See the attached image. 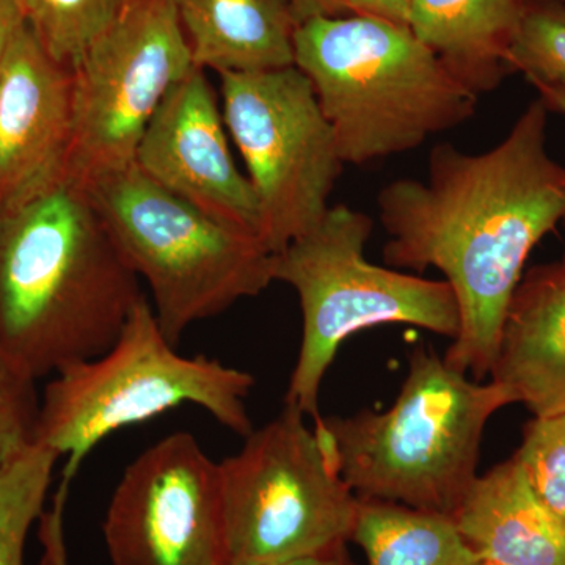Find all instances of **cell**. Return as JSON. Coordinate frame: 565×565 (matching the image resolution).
Wrapping results in <instances>:
<instances>
[{
  "label": "cell",
  "instance_id": "cb8c5ba5",
  "mask_svg": "<svg viewBox=\"0 0 565 565\" xmlns=\"http://www.w3.org/2000/svg\"><path fill=\"white\" fill-rule=\"evenodd\" d=\"M349 13L367 14L407 25L411 21V0H340Z\"/></svg>",
  "mask_w": 565,
  "mask_h": 565
},
{
  "label": "cell",
  "instance_id": "83f0119b",
  "mask_svg": "<svg viewBox=\"0 0 565 565\" xmlns=\"http://www.w3.org/2000/svg\"><path fill=\"white\" fill-rule=\"evenodd\" d=\"M539 92V98L548 106L550 110L563 111L565 114V87L564 85H533ZM565 256V255H564Z\"/></svg>",
  "mask_w": 565,
  "mask_h": 565
},
{
  "label": "cell",
  "instance_id": "9a60e30c",
  "mask_svg": "<svg viewBox=\"0 0 565 565\" xmlns=\"http://www.w3.org/2000/svg\"><path fill=\"white\" fill-rule=\"evenodd\" d=\"M451 519L486 563L565 565V523L539 500L514 457L478 476Z\"/></svg>",
  "mask_w": 565,
  "mask_h": 565
},
{
  "label": "cell",
  "instance_id": "44dd1931",
  "mask_svg": "<svg viewBox=\"0 0 565 565\" xmlns=\"http://www.w3.org/2000/svg\"><path fill=\"white\" fill-rule=\"evenodd\" d=\"M508 68L525 74L531 85L565 87V3L527 0L509 50Z\"/></svg>",
  "mask_w": 565,
  "mask_h": 565
},
{
  "label": "cell",
  "instance_id": "f1b7e54d",
  "mask_svg": "<svg viewBox=\"0 0 565 565\" xmlns=\"http://www.w3.org/2000/svg\"><path fill=\"white\" fill-rule=\"evenodd\" d=\"M478 565H500V564H493V563H486V561H481Z\"/></svg>",
  "mask_w": 565,
  "mask_h": 565
},
{
  "label": "cell",
  "instance_id": "2e32d148",
  "mask_svg": "<svg viewBox=\"0 0 565 565\" xmlns=\"http://www.w3.org/2000/svg\"><path fill=\"white\" fill-rule=\"evenodd\" d=\"M193 63L204 71L255 73L294 66L299 18L291 0H172Z\"/></svg>",
  "mask_w": 565,
  "mask_h": 565
},
{
  "label": "cell",
  "instance_id": "f546056e",
  "mask_svg": "<svg viewBox=\"0 0 565 565\" xmlns=\"http://www.w3.org/2000/svg\"><path fill=\"white\" fill-rule=\"evenodd\" d=\"M557 2H563V3H565V0H557Z\"/></svg>",
  "mask_w": 565,
  "mask_h": 565
},
{
  "label": "cell",
  "instance_id": "3957f363",
  "mask_svg": "<svg viewBox=\"0 0 565 565\" xmlns=\"http://www.w3.org/2000/svg\"><path fill=\"white\" fill-rule=\"evenodd\" d=\"M294 61L313 85L344 166L416 150L470 120L478 107L479 95L411 28L382 18L302 21Z\"/></svg>",
  "mask_w": 565,
  "mask_h": 565
},
{
  "label": "cell",
  "instance_id": "ac0fdd59",
  "mask_svg": "<svg viewBox=\"0 0 565 565\" xmlns=\"http://www.w3.org/2000/svg\"><path fill=\"white\" fill-rule=\"evenodd\" d=\"M351 542L363 550L367 565L481 563L451 516L386 501L360 500Z\"/></svg>",
  "mask_w": 565,
  "mask_h": 565
},
{
  "label": "cell",
  "instance_id": "ba28073f",
  "mask_svg": "<svg viewBox=\"0 0 565 565\" xmlns=\"http://www.w3.org/2000/svg\"><path fill=\"white\" fill-rule=\"evenodd\" d=\"M305 418L286 405L218 463L226 565H278L352 541L360 500Z\"/></svg>",
  "mask_w": 565,
  "mask_h": 565
},
{
  "label": "cell",
  "instance_id": "8fae6325",
  "mask_svg": "<svg viewBox=\"0 0 565 565\" xmlns=\"http://www.w3.org/2000/svg\"><path fill=\"white\" fill-rule=\"evenodd\" d=\"M103 530L114 565H226L218 463L192 434L162 438L126 468Z\"/></svg>",
  "mask_w": 565,
  "mask_h": 565
},
{
  "label": "cell",
  "instance_id": "e0dca14e",
  "mask_svg": "<svg viewBox=\"0 0 565 565\" xmlns=\"http://www.w3.org/2000/svg\"><path fill=\"white\" fill-rule=\"evenodd\" d=\"M527 0H411L408 28L476 95L509 73L508 54Z\"/></svg>",
  "mask_w": 565,
  "mask_h": 565
},
{
  "label": "cell",
  "instance_id": "7402d4cb",
  "mask_svg": "<svg viewBox=\"0 0 565 565\" xmlns=\"http://www.w3.org/2000/svg\"><path fill=\"white\" fill-rule=\"evenodd\" d=\"M512 457L539 500L565 523V414L534 416Z\"/></svg>",
  "mask_w": 565,
  "mask_h": 565
},
{
  "label": "cell",
  "instance_id": "277c9868",
  "mask_svg": "<svg viewBox=\"0 0 565 565\" xmlns=\"http://www.w3.org/2000/svg\"><path fill=\"white\" fill-rule=\"evenodd\" d=\"M500 385L478 384L415 349L392 407L315 422L341 478L360 500L452 516L475 484L489 419L511 405Z\"/></svg>",
  "mask_w": 565,
  "mask_h": 565
},
{
  "label": "cell",
  "instance_id": "484cf974",
  "mask_svg": "<svg viewBox=\"0 0 565 565\" xmlns=\"http://www.w3.org/2000/svg\"><path fill=\"white\" fill-rule=\"evenodd\" d=\"M291 2L299 22L316 17H340L349 13L340 0H291Z\"/></svg>",
  "mask_w": 565,
  "mask_h": 565
},
{
  "label": "cell",
  "instance_id": "603a6c76",
  "mask_svg": "<svg viewBox=\"0 0 565 565\" xmlns=\"http://www.w3.org/2000/svg\"><path fill=\"white\" fill-rule=\"evenodd\" d=\"M35 384L0 345V468L35 445L41 403Z\"/></svg>",
  "mask_w": 565,
  "mask_h": 565
},
{
  "label": "cell",
  "instance_id": "d6986e66",
  "mask_svg": "<svg viewBox=\"0 0 565 565\" xmlns=\"http://www.w3.org/2000/svg\"><path fill=\"white\" fill-rule=\"evenodd\" d=\"M58 459L51 449L33 445L0 468V565H25L29 531L43 515Z\"/></svg>",
  "mask_w": 565,
  "mask_h": 565
},
{
  "label": "cell",
  "instance_id": "5bb4252c",
  "mask_svg": "<svg viewBox=\"0 0 565 565\" xmlns=\"http://www.w3.org/2000/svg\"><path fill=\"white\" fill-rule=\"evenodd\" d=\"M490 375L534 416L565 414V256L523 275Z\"/></svg>",
  "mask_w": 565,
  "mask_h": 565
},
{
  "label": "cell",
  "instance_id": "7a4b0ae2",
  "mask_svg": "<svg viewBox=\"0 0 565 565\" xmlns=\"http://www.w3.org/2000/svg\"><path fill=\"white\" fill-rule=\"evenodd\" d=\"M141 297L79 182L0 215V345L35 381L109 351Z\"/></svg>",
  "mask_w": 565,
  "mask_h": 565
},
{
  "label": "cell",
  "instance_id": "d4e9b609",
  "mask_svg": "<svg viewBox=\"0 0 565 565\" xmlns=\"http://www.w3.org/2000/svg\"><path fill=\"white\" fill-rule=\"evenodd\" d=\"M24 24L17 0H0V58L6 54L10 41Z\"/></svg>",
  "mask_w": 565,
  "mask_h": 565
},
{
  "label": "cell",
  "instance_id": "5b68a950",
  "mask_svg": "<svg viewBox=\"0 0 565 565\" xmlns=\"http://www.w3.org/2000/svg\"><path fill=\"white\" fill-rule=\"evenodd\" d=\"M253 385L255 379L243 370L181 355L141 297L109 351L57 371L41 396L35 445L66 457L47 527L61 531L71 481L109 435L192 404L247 437L253 427L245 401Z\"/></svg>",
  "mask_w": 565,
  "mask_h": 565
},
{
  "label": "cell",
  "instance_id": "6da1fadb",
  "mask_svg": "<svg viewBox=\"0 0 565 565\" xmlns=\"http://www.w3.org/2000/svg\"><path fill=\"white\" fill-rule=\"evenodd\" d=\"M548 111L535 99L479 154L437 145L426 181L397 180L379 192L385 262L445 275L460 311L445 362L476 379L492 371L531 252L565 221V167L546 147Z\"/></svg>",
  "mask_w": 565,
  "mask_h": 565
},
{
  "label": "cell",
  "instance_id": "9c48e42d",
  "mask_svg": "<svg viewBox=\"0 0 565 565\" xmlns=\"http://www.w3.org/2000/svg\"><path fill=\"white\" fill-rule=\"evenodd\" d=\"M218 76L223 120L247 167L262 239L277 255L329 211L344 167L332 126L296 65Z\"/></svg>",
  "mask_w": 565,
  "mask_h": 565
},
{
  "label": "cell",
  "instance_id": "8992f818",
  "mask_svg": "<svg viewBox=\"0 0 565 565\" xmlns=\"http://www.w3.org/2000/svg\"><path fill=\"white\" fill-rule=\"evenodd\" d=\"M79 184L125 262L150 286L156 319L174 345L193 323L275 281V253L262 237L215 221L136 163Z\"/></svg>",
  "mask_w": 565,
  "mask_h": 565
},
{
  "label": "cell",
  "instance_id": "52a82bcc",
  "mask_svg": "<svg viewBox=\"0 0 565 565\" xmlns=\"http://www.w3.org/2000/svg\"><path fill=\"white\" fill-rule=\"evenodd\" d=\"M373 218L345 204L330 206L311 232L275 255V281L291 286L303 333L286 405L315 422L319 390L341 344L360 330L408 323L456 340L459 305L445 280L375 266L364 256Z\"/></svg>",
  "mask_w": 565,
  "mask_h": 565
},
{
  "label": "cell",
  "instance_id": "7c38bea8",
  "mask_svg": "<svg viewBox=\"0 0 565 565\" xmlns=\"http://www.w3.org/2000/svg\"><path fill=\"white\" fill-rule=\"evenodd\" d=\"M156 184L215 221L262 237L248 178L237 170L217 96L202 68H193L154 111L134 158Z\"/></svg>",
  "mask_w": 565,
  "mask_h": 565
},
{
  "label": "cell",
  "instance_id": "ffe728a7",
  "mask_svg": "<svg viewBox=\"0 0 565 565\" xmlns=\"http://www.w3.org/2000/svg\"><path fill=\"white\" fill-rule=\"evenodd\" d=\"M25 24L55 62L73 70L126 0H17Z\"/></svg>",
  "mask_w": 565,
  "mask_h": 565
},
{
  "label": "cell",
  "instance_id": "4fadbf2b",
  "mask_svg": "<svg viewBox=\"0 0 565 565\" xmlns=\"http://www.w3.org/2000/svg\"><path fill=\"white\" fill-rule=\"evenodd\" d=\"M73 122V70L22 25L0 58V215L65 180Z\"/></svg>",
  "mask_w": 565,
  "mask_h": 565
},
{
  "label": "cell",
  "instance_id": "30bf717a",
  "mask_svg": "<svg viewBox=\"0 0 565 565\" xmlns=\"http://www.w3.org/2000/svg\"><path fill=\"white\" fill-rule=\"evenodd\" d=\"M193 68L172 0H126L73 68L66 178L84 182L132 166L152 115Z\"/></svg>",
  "mask_w": 565,
  "mask_h": 565
},
{
  "label": "cell",
  "instance_id": "4316f807",
  "mask_svg": "<svg viewBox=\"0 0 565 565\" xmlns=\"http://www.w3.org/2000/svg\"><path fill=\"white\" fill-rule=\"evenodd\" d=\"M278 565H356L343 548L330 550V552L318 553V555L299 557Z\"/></svg>",
  "mask_w": 565,
  "mask_h": 565
}]
</instances>
